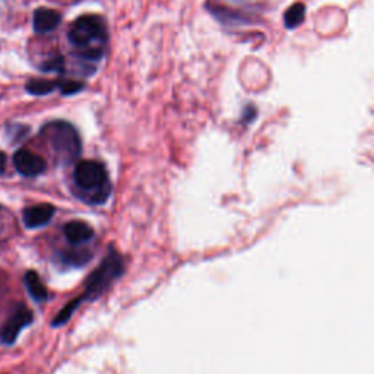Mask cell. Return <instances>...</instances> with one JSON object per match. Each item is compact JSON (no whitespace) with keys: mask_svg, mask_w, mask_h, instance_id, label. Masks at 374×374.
Returning <instances> with one entry per match:
<instances>
[{"mask_svg":"<svg viewBox=\"0 0 374 374\" xmlns=\"http://www.w3.org/2000/svg\"><path fill=\"white\" fill-rule=\"evenodd\" d=\"M65 237L70 244H82L94 237V230L84 221H70L63 227Z\"/></svg>","mask_w":374,"mask_h":374,"instance_id":"9","label":"cell"},{"mask_svg":"<svg viewBox=\"0 0 374 374\" xmlns=\"http://www.w3.org/2000/svg\"><path fill=\"white\" fill-rule=\"evenodd\" d=\"M60 81H47V80H29L25 85V89L33 96H47L54 89H59Z\"/></svg>","mask_w":374,"mask_h":374,"instance_id":"11","label":"cell"},{"mask_svg":"<svg viewBox=\"0 0 374 374\" xmlns=\"http://www.w3.org/2000/svg\"><path fill=\"white\" fill-rule=\"evenodd\" d=\"M41 69L44 72H63L65 69V59L61 56H56V57H52L47 61H44V63L41 65Z\"/></svg>","mask_w":374,"mask_h":374,"instance_id":"14","label":"cell"},{"mask_svg":"<svg viewBox=\"0 0 374 374\" xmlns=\"http://www.w3.org/2000/svg\"><path fill=\"white\" fill-rule=\"evenodd\" d=\"M13 165L24 177H37L47 170L45 160L28 149H18L13 155Z\"/></svg>","mask_w":374,"mask_h":374,"instance_id":"6","label":"cell"},{"mask_svg":"<svg viewBox=\"0 0 374 374\" xmlns=\"http://www.w3.org/2000/svg\"><path fill=\"white\" fill-rule=\"evenodd\" d=\"M34 315L27 306L20 304L17 308L13 310L12 316L9 317L8 323L3 326L2 332H0V339H2L3 344L12 345L15 341L18 339L21 331L28 324L33 323Z\"/></svg>","mask_w":374,"mask_h":374,"instance_id":"5","label":"cell"},{"mask_svg":"<svg viewBox=\"0 0 374 374\" xmlns=\"http://www.w3.org/2000/svg\"><path fill=\"white\" fill-rule=\"evenodd\" d=\"M92 253L88 250H70L65 255H61V262L70 267H82L88 260H91Z\"/></svg>","mask_w":374,"mask_h":374,"instance_id":"13","label":"cell"},{"mask_svg":"<svg viewBox=\"0 0 374 374\" xmlns=\"http://www.w3.org/2000/svg\"><path fill=\"white\" fill-rule=\"evenodd\" d=\"M306 17V8L303 3L292 5L285 13V25L288 28H297Z\"/></svg>","mask_w":374,"mask_h":374,"instance_id":"12","label":"cell"},{"mask_svg":"<svg viewBox=\"0 0 374 374\" xmlns=\"http://www.w3.org/2000/svg\"><path fill=\"white\" fill-rule=\"evenodd\" d=\"M5 170H6V154L0 152V176L5 174Z\"/></svg>","mask_w":374,"mask_h":374,"instance_id":"16","label":"cell"},{"mask_svg":"<svg viewBox=\"0 0 374 374\" xmlns=\"http://www.w3.org/2000/svg\"><path fill=\"white\" fill-rule=\"evenodd\" d=\"M56 209L50 204H41L36 207H29L24 211L22 220L27 228H38L44 227L52 221Z\"/></svg>","mask_w":374,"mask_h":374,"instance_id":"7","label":"cell"},{"mask_svg":"<svg viewBox=\"0 0 374 374\" xmlns=\"http://www.w3.org/2000/svg\"><path fill=\"white\" fill-rule=\"evenodd\" d=\"M85 88V85L82 82H76V81H70V80H65L60 81V87L59 91L63 94V96H72V94L80 92Z\"/></svg>","mask_w":374,"mask_h":374,"instance_id":"15","label":"cell"},{"mask_svg":"<svg viewBox=\"0 0 374 374\" xmlns=\"http://www.w3.org/2000/svg\"><path fill=\"white\" fill-rule=\"evenodd\" d=\"M73 181L77 195L87 204L101 205L112 193V184L108 180L105 167L98 161H80L73 171Z\"/></svg>","mask_w":374,"mask_h":374,"instance_id":"3","label":"cell"},{"mask_svg":"<svg viewBox=\"0 0 374 374\" xmlns=\"http://www.w3.org/2000/svg\"><path fill=\"white\" fill-rule=\"evenodd\" d=\"M24 283L28 294L36 301H45L49 299V291H47L44 284L41 283V279L36 271H28L24 276Z\"/></svg>","mask_w":374,"mask_h":374,"instance_id":"10","label":"cell"},{"mask_svg":"<svg viewBox=\"0 0 374 374\" xmlns=\"http://www.w3.org/2000/svg\"><path fill=\"white\" fill-rule=\"evenodd\" d=\"M40 136L50 147L56 160L60 164H72L80 158L82 142L73 124L65 120H53L45 123Z\"/></svg>","mask_w":374,"mask_h":374,"instance_id":"4","label":"cell"},{"mask_svg":"<svg viewBox=\"0 0 374 374\" xmlns=\"http://www.w3.org/2000/svg\"><path fill=\"white\" fill-rule=\"evenodd\" d=\"M123 269L124 268H123L121 257L114 250H110V253L107 255V257L103 260L100 267L91 274L84 294H81L80 297L75 299L68 306L61 308L60 313L53 319L52 326H60L66 323L70 319V316L75 313V310L82 303L97 299L98 295L104 292V290L110 287L113 280L123 274Z\"/></svg>","mask_w":374,"mask_h":374,"instance_id":"1","label":"cell"},{"mask_svg":"<svg viewBox=\"0 0 374 374\" xmlns=\"http://www.w3.org/2000/svg\"><path fill=\"white\" fill-rule=\"evenodd\" d=\"M68 38L82 60H100L107 44V27L97 15H82L69 28Z\"/></svg>","mask_w":374,"mask_h":374,"instance_id":"2","label":"cell"},{"mask_svg":"<svg viewBox=\"0 0 374 374\" xmlns=\"http://www.w3.org/2000/svg\"><path fill=\"white\" fill-rule=\"evenodd\" d=\"M61 21V15L50 8H38L34 12L33 17V25L36 33L38 34H47L52 33L53 29H56L59 27Z\"/></svg>","mask_w":374,"mask_h":374,"instance_id":"8","label":"cell"}]
</instances>
